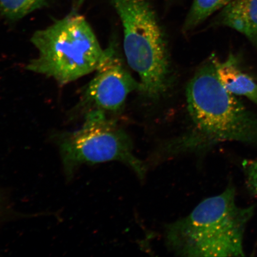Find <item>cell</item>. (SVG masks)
Listing matches in <instances>:
<instances>
[{
	"instance_id": "6da1fadb",
	"label": "cell",
	"mask_w": 257,
	"mask_h": 257,
	"mask_svg": "<svg viewBox=\"0 0 257 257\" xmlns=\"http://www.w3.org/2000/svg\"><path fill=\"white\" fill-rule=\"evenodd\" d=\"M235 197L229 186L169 224L166 231L169 248L186 256H244L243 234L254 208L239 207Z\"/></svg>"
},
{
	"instance_id": "7a4b0ae2",
	"label": "cell",
	"mask_w": 257,
	"mask_h": 257,
	"mask_svg": "<svg viewBox=\"0 0 257 257\" xmlns=\"http://www.w3.org/2000/svg\"><path fill=\"white\" fill-rule=\"evenodd\" d=\"M186 98L195 126L194 133L185 140L189 146L227 141L257 144V116L221 84L214 56L189 82Z\"/></svg>"
},
{
	"instance_id": "3957f363",
	"label": "cell",
	"mask_w": 257,
	"mask_h": 257,
	"mask_svg": "<svg viewBox=\"0 0 257 257\" xmlns=\"http://www.w3.org/2000/svg\"><path fill=\"white\" fill-rule=\"evenodd\" d=\"M31 41L39 53L27 69L62 85L97 70L108 55L85 18L73 13L35 32Z\"/></svg>"
},
{
	"instance_id": "277c9868",
	"label": "cell",
	"mask_w": 257,
	"mask_h": 257,
	"mask_svg": "<svg viewBox=\"0 0 257 257\" xmlns=\"http://www.w3.org/2000/svg\"><path fill=\"white\" fill-rule=\"evenodd\" d=\"M124 31L127 62L140 76L141 92L157 98L168 86V47L158 18L150 0H110Z\"/></svg>"
},
{
	"instance_id": "5b68a950",
	"label": "cell",
	"mask_w": 257,
	"mask_h": 257,
	"mask_svg": "<svg viewBox=\"0 0 257 257\" xmlns=\"http://www.w3.org/2000/svg\"><path fill=\"white\" fill-rule=\"evenodd\" d=\"M64 171L71 177L83 164L118 161L134 170L141 179L146 167L135 155L130 138L105 111L95 108L86 115L81 128L58 138Z\"/></svg>"
},
{
	"instance_id": "8992f818",
	"label": "cell",
	"mask_w": 257,
	"mask_h": 257,
	"mask_svg": "<svg viewBox=\"0 0 257 257\" xmlns=\"http://www.w3.org/2000/svg\"><path fill=\"white\" fill-rule=\"evenodd\" d=\"M107 48V57L89 83L85 98L96 109L116 112L132 92L141 91V85L127 71L115 47Z\"/></svg>"
},
{
	"instance_id": "52a82bcc",
	"label": "cell",
	"mask_w": 257,
	"mask_h": 257,
	"mask_svg": "<svg viewBox=\"0 0 257 257\" xmlns=\"http://www.w3.org/2000/svg\"><path fill=\"white\" fill-rule=\"evenodd\" d=\"M214 24L239 32L257 48V0H232Z\"/></svg>"
},
{
	"instance_id": "ba28073f",
	"label": "cell",
	"mask_w": 257,
	"mask_h": 257,
	"mask_svg": "<svg viewBox=\"0 0 257 257\" xmlns=\"http://www.w3.org/2000/svg\"><path fill=\"white\" fill-rule=\"evenodd\" d=\"M218 79L224 88L234 95L245 96L257 105V82L241 69L237 58L230 55L224 61L214 57Z\"/></svg>"
},
{
	"instance_id": "9c48e42d",
	"label": "cell",
	"mask_w": 257,
	"mask_h": 257,
	"mask_svg": "<svg viewBox=\"0 0 257 257\" xmlns=\"http://www.w3.org/2000/svg\"><path fill=\"white\" fill-rule=\"evenodd\" d=\"M232 0H193L190 9L185 18L183 31L194 30L210 16L221 11Z\"/></svg>"
},
{
	"instance_id": "30bf717a",
	"label": "cell",
	"mask_w": 257,
	"mask_h": 257,
	"mask_svg": "<svg viewBox=\"0 0 257 257\" xmlns=\"http://www.w3.org/2000/svg\"><path fill=\"white\" fill-rule=\"evenodd\" d=\"M50 0H0V12L10 20H18L43 8Z\"/></svg>"
},
{
	"instance_id": "8fae6325",
	"label": "cell",
	"mask_w": 257,
	"mask_h": 257,
	"mask_svg": "<svg viewBox=\"0 0 257 257\" xmlns=\"http://www.w3.org/2000/svg\"><path fill=\"white\" fill-rule=\"evenodd\" d=\"M243 166L249 187L257 195V159L246 161Z\"/></svg>"
}]
</instances>
